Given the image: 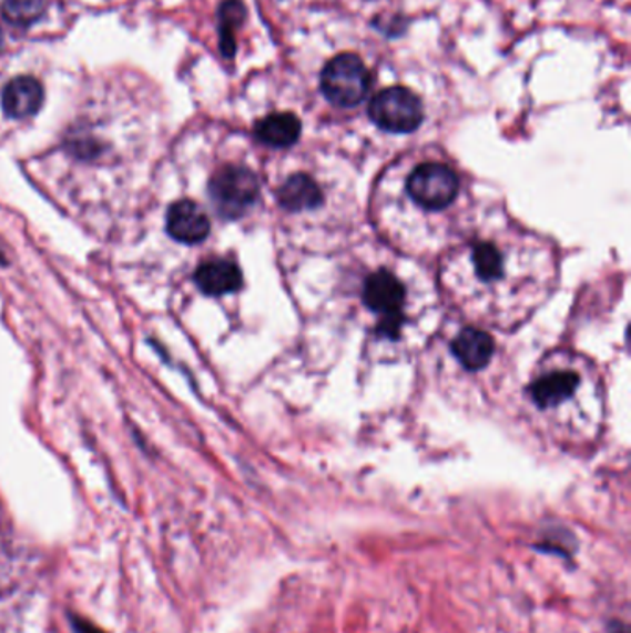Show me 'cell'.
I'll use <instances>...</instances> for the list:
<instances>
[{
  "label": "cell",
  "instance_id": "6da1fadb",
  "mask_svg": "<svg viewBox=\"0 0 631 633\" xmlns=\"http://www.w3.org/2000/svg\"><path fill=\"white\" fill-rule=\"evenodd\" d=\"M556 258L536 233L517 227L484 230L442 258L448 299L476 324L513 330L548 299Z\"/></svg>",
  "mask_w": 631,
  "mask_h": 633
},
{
  "label": "cell",
  "instance_id": "7a4b0ae2",
  "mask_svg": "<svg viewBox=\"0 0 631 633\" xmlns=\"http://www.w3.org/2000/svg\"><path fill=\"white\" fill-rule=\"evenodd\" d=\"M526 396L559 443H592L602 430V380L583 355L553 350L537 365Z\"/></svg>",
  "mask_w": 631,
  "mask_h": 633
},
{
  "label": "cell",
  "instance_id": "3957f363",
  "mask_svg": "<svg viewBox=\"0 0 631 633\" xmlns=\"http://www.w3.org/2000/svg\"><path fill=\"white\" fill-rule=\"evenodd\" d=\"M406 194L419 210L439 213L458 199V174L441 161H423L406 178Z\"/></svg>",
  "mask_w": 631,
  "mask_h": 633
},
{
  "label": "cell",
  "instance_id": "277c9868",
  "mask_svg": "<svg viewBox=\"0 0 631 633\" xmlns=\"http://www.w3.org/2000/svg\"><path fill=\"white\" fill-rule=\"evenodd\" d=\"M406 288L393 272L381 269L365 280L364 302L378 315V332L397 339L406 324Z\"/></svg>",
  "mask_w": 631,
  "mask_h": 633
},
{
  "label": "cell",
  "instance_id": "5b68a950",
  "mask_svg": "<svg viewBox=\"0 0 631 633\" xmlns=\"http://www.w3.org/2000/svg\"><path fill=\"white\" fill-rule=\"evenodd\" d=\"M370 72L358 54L343 52L332 58L320 72V89L332 104L353 108L364 102L370 89Z\"/></svg>",
  "mask_w": 631,
  "mask_h": 633
},
{
  "label": "cell",
  "instance_id": "8992f818",
  "mask_svg": "<svg viewBox=\"0 0 631 633\" xmlns=\"http://www.w3.org/2000/svg\"><path fill=\"white\" fill-rule=\"evenodd\" d=\"M369 115L381 130L409 133L423 124L425 108L411 89L393 86L370 100Z\"/></svg>",
  "mask_w": 631,
  "mask_h": 633
},
{
  "label": "cell",
  "instance_id": "52a82bcc",
  "mask_svg": "<svg viewBox=\"0 0 631 633\" xmlns=\"http://www.w3.org/2000/svg\"><path fill=\"white\" fill-rule=\"evenodd\" d=\"M210 194L223 215L240 217L259 197V180L246 167L226 165L213 174Z\"/></svg>",
  "mask_w": 631,
  "mask_h": 633
},
{
  "label": "cell",
  "instance_id": "ba28073f",
  "mask_svg": "<svg viewBox=\"0 0 631 633\" xmlns=\"http://www.w3.org/2000/svg\"><path fill=\"white\" fill-rule=\"evenodd\" d=\"M0 19L23 36L58 32L63 24L62 0H0Z\"/></svg>",
  "mask_w": 631,
  "mask_h": 633
},
{
  "label": "cell",
  "instance_id": "9c48e42d",
  "mask_svg": "<svg viewBox=\"0 0 631 633\" xmlns=\"http://www.w3.org/2000/svg\"><path fill=\"white\" fill-rule=\"evenodd\" d=\"M45 100V88L32 72H19L7 78L0 89V108L4 115L16 121L34 117Z\"/></svg>",
  "mask_w": 631,
  "mask_h": 633
},
{
  "label": "cell",
  "instance_id": "30bf717a",
  "mask_svg": "<svg viewBox=\"0 0 631 633\" xmlns=\"http://www.w3.org/2000/svg\"><path fill=\"white\" fill-rule=\"evenodd\" d=\"M167 230L176 241L201 243L210 233V219L201 205L191 200H180L169 210Z\"/></svg>",
  "mask_w": 631,
  "mask_h": 633
},
{
  "label": "cell",
  "instance_id": "8fae6325",
  "mask_svg": "<svg viewBox=\"0 0 631 633\" xmlns=\"http://www.w3.org/2000/svg\"><path fill=\"white\" fill-rule=\"evenodd\" d=\"M452 352L461 365L470 371H480L495 354V341L480 328H465L454 339Z\"/></svg>",
  "mask_w": 631,
  "mask_h": 633
},
{
  "label": "cell",
  "instance_id": "7c38bea8",
  "mask_svg": "<svg viewBox=\"0 0 631 633\" xmlns=\"http://www.w3.org/2000/svg\"><path fill=\"white\" fill-rule=\"evenodd\" d=\"M195 280L204 293L213 297L234 293L243 285L240 267L230 260H210L202 263L196 269Z\"/></svg>",
  "mask_w": 631,
  "mask_h": 633
},
{
  "label": "cell",
  "instance_id": "4fadbf2b",
  "mask_svg": "<svg viewBox=\"0 0 631 633\" xmlns=\"http://www.w3.org/2000/svg\"><path fill=\"white\" fill-rule=\"evenodd\" d=\"M254 133L262 143L276 147V149H285V147L295 144L301 138L302 122L293 113L279 111V113H271V115L263 117L262 121H257Z\"/></svg>",
  "mask_w": 631,
  "mask_h": 633
},
{
  "label": "cell",
  "instance_id": "5bb4252c",
  "mask_svg": "<svg viewBox=\"0 0 631 633\" xmlns=\"http://www.w3.org/2000/svg\"><path fill=\"white\" fill-rule=\"evenodd\" d=\"M278 200L285 210H315L323 200V193H320V188L315 183V180L298 172L278 189Z\"/></svg>",
  "mask_w": 631,
  "mask_h": 633
},
{
  "label": "cell",
  "instance_id": "9a60e30c",
  "mask_svg": "<svg viewBox=\"0 0 631 633\" xmlns=\"http://www.w3.org/2000/svg\"><path fill=\"white\" fill-rule=\"evenodd\" d=\"M74 627H77V632L79 633H101V632H96L95 627L90 626V624H88V622H82L77 621V619H74Z\"/></svg>",
  "mask_w": 631,
  "mask_h": 633
}]
</instances>
